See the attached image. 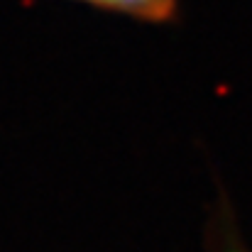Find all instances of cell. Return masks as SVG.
<instances>
[{"label": "cell", "instance_id": "1", "mask_svg": "<svg viewBox=\"0 0 252 252\" xmlns=\"http://www.w3.org/2000/svg\"><path fill=\"white\" fill-rule=\"evenodd\" d=\"M84 5L105 10V12H115V15H125L140 22H150V25H159L169 22L176 17V0H79Z\"/></svg>", "mask_w": 252, "mask_h": 252}, {"label": "cell", "instance_id": "2", "mask_svg": "<svg viewBox=\"0 0 252 252\" xmlns=\"http://www.w3.org/2000/svg\"><path fill=\"white\" fill-rule=\"evenodd\" d=\"M225 252H245V250L240 248V243H228V248H225Z\"/></svg>", "mask_w": 252, "mask_h": 252}]
</instances>
